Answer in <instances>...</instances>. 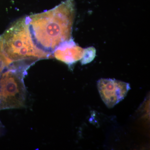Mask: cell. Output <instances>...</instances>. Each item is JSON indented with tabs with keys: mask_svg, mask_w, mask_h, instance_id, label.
<instances>
[{
	"mask_svg": "<svg viewBox=\"0 0 150 150\" xmlns=\"http://www.w3.org/2000/svg\"><path fill=\"white\" fill-rule=\"evenodd\" d=\"M73 0H67L47 11L26 18L35 46L52 55L60 44L71 39L74 17Z\"/></svg>",
	"mask_w": 150,
	"mask_h": 150,
	"instance_id": "obj_1",
	"label": "cell"
},
{
	"mask_svg": "<svg viewBox=\"0 0 150 150\" xmlns=\"http://www.w3.org/2000/svg\"><path fill=\"white\" fill-rule=\"evenodd\" d=\"M1 37L4 53L13 64H23L30 67L40 59L52 57L51 54L40 50L34 44L26 18L15 22Z\"/></svg>",
	"mask_w": 150,
	"mask_h": 150,
	"instance_id": "obj_2",
	"label": "cell"
},
{
	"mask_svg": "<svg viewBox=\"0 0 150 150\" xmlns=\"http://www.w3.org/2000/svg\"><path fill=\"white\" fill-rule=\"evenodd\" d=\"M26 71L10 67L0 78V109L25 107L26 91L23 78Z\"/></svg>",
	"mask_w": 150,
	"mask_h": 150,
	"instance_id": "obj_3",
	"label": "cell"
},
{
	"mask_svg": "<svg viewBox=\"0 0 150 150\" xmlns=\"http://www.w3.org/2000/svg\"><path fill=\"white\" fill-rule=\"evenodd\" d=\"M97 86L103 101L109 108L123 100L131 89L129 83L112 79L99 80Z\"/></svg>",
	"mask_w": 150,
	"mask_h": 150,
	"instance_id": "obj_4",
	"label": "cell"
},
{
	"mask_svg": "<svg viewBox=\"0 0 150 150\" xmlns=\"http://www.w3.org/2000/svg\"><path fill=\"white\" fill-rule=\"evenodd\" d=\"M84 52V50L77 46L71 39L60 44L54 50L53 54L56 59L71 65L81 60Z\"/></svg>",
	"mask_w": 150,
	"mask_h": 150,
	"instance_id": "obj_5",
	"label": "cell"
},
{
	"mask_svg": "<svg viewBox=\"0 0 150 150\" xmlns=\"http://www.w3.org/2000/svg\"><path fill=\"white\" fill-rule=\"evenodd\" d=\"M12 62L9 60L3 51L1 38L0 36V78L2 73L6 69H8L12 64Z\"/></svg>",
	"mask_w": 150,
	"mask_h": 150,
	"instance_id": "obj_6",
	"label": "cell"
},
{
	"mask_svg": "<svg viewBox=\"0 0 150 150\" xmlns=\"http://www.w3.org/2000/svg\"><path fill=\"white\" fill-rule=\"evenodd\" d=\"M96 56V51L94 48H88L84 50L82 58L81 59V64H86L92 61Z\"/></svg>",
	"mask_w": 150,
	"mask_h": 150,
	"instance_id": "obj_7",
	"label": "cell"
}]
</instances>
